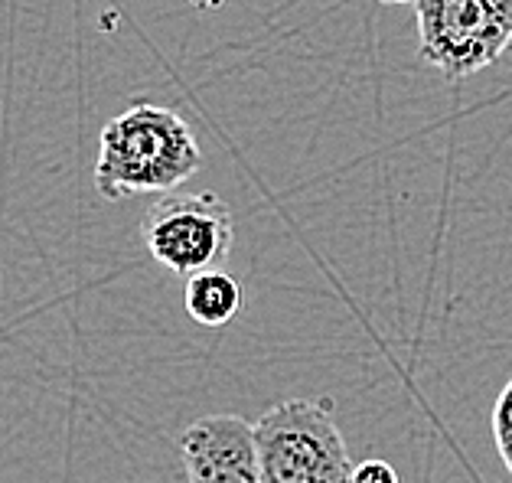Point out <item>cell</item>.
Listing matches in <instances>:
<instances>
[{
    "label": "cell",
    "instance_id": "1",
    "mask_svg": "<svg viewBox=\"0 0 512 483\" xmlns=\"http://www.w3.org/2000/svg\"><path fill=\"white\" fill-rule=\"evenodd\" d=\"M203 167L196 134L170 108L131 105L102 128L95 187L105 200L170 193Z\"/></svg>",
    "mask_w": 512,
    "mask_h": 483
},
{
    "label": "cell",
    "instance_id": "2",
    "mask_svg": "<svg viewBox=\"0 0 512 483\" xmlns=\"http://www.w3.org/2000/svg\"><path fill=\"white\" fill-rule=\"evenodd\" d=\"M265 483H353L333 399H284L255 421Z\"/></svg>",
    "mask_w": 512,
    "mask_h": 483
},
{
    "label": "cell",
    "instance_id": "3",
    "mask_svg": "<svg viewBox=\"0 0 512 483\" xmlns=\"http://www.w3.org/2000/svg\"><path fill=\"white\" fill-rule=\"evenodd\" d=\"M421 59L460 82L512 46V0H415Z\"/></svg>",
    "mask_w": 512,
    "mask_h": 483
},
{
    "label": "cell",
    "instance_id": "4",
    "mask_svg": "<svg viewBox=\"0 0 512 483\" xmlns=\"http://www.w3.org/2000/svg\"><path fill=\"white\" fill-rule=\"evenodd\" d=\"M144 249L157 265L190 278L219 268L232 252V209L216 193H164L141 222Z\"/></svg>",
    "mask_w": 512,
    "mask_h": 483
},
{
    "label": "cell",
    "instance_id": "5",
    "mask_svg": "<svg viewBox=\"0 0 512 483\" xmlns=\"http://www.w3.org/2000/svg\"><path fill=\"white\" fill-rule=\"evenodd\" d=\"M190 483H265L255 425L239 415H206L180 435Z\"/></svg>",
    "mask_w": 512,
    "mask_h": 483
},
{
    "label": "cell",
    "instance_id": "6",
    "mask_svg": "<svg viewBox=\"0 0 512 483\" xmlns=\"http://www.w3.org/2000/svg\"><path fill=\"white\" fill-rule=\"evenodd\" d=\"M186 314L199 327H226L242 311V284L222 268L196 271L186 278Z\"/></svg>",
    "mask_w": 512,
    "mask_h": 483
},
{
    "label": "cell",
    "instance_id": "7",
    "mask_svg": "<svg viewBox=\"0 0 512 483\" xmlns=\"http://www.w3.org/2000/svg\"><path fill=\"white\" fill-rule=\"evenodd\" d=\"M493 438L499 454H512V382L499 392V399L493 405Z\"/></svg>",
    "mask_w": 512,
    "mask_h": 483
},
{
    "label": "cell",
    "instance_id": "8",
    "mask_svg": "<svg viewBox=\"0 0 512 483\" xmlns=\"http://www.w3.org/2000/svg\"><path fill=\"white\" fill-rule=\"evenodd\" d=\"M353 483H398V474L389 461H362L353 467Z\"/></svg>",
    "mask_w": 512,
    "mask_h": 483
},
{
    "label": "cell",
    "instance_id": "9",
    "mask_svg": "<svg viewBox=\"0 0 512 483\" xmlns=\"http://www.w3.org/2000/svg\"><path fill=\"white\" fill-rule=\"evenodd\" d=\"M379 4H415V0H379Z\"/></svg>",
    "mask_w": 512,
    "mask_h": 483
},
{
    "label": "cell",
    "instance_id": "10",
    "mask_svg": "<svg viewBox=\"0 0 512 483\" xmlns=\"http://www.w3.org/2000/svg\"><path fill=\"white\" fill-rule=\"evenodd\" d=\"M503 461H506V467H509V474H512V454H506V457H503Z\"/></svg>",
    "mask_w": 512,
    "mask_h": 483
}]
</instances>
